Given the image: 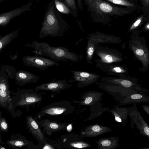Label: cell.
Returning <instances> with one entry per match:
<instances>
[{
  "label": "cell",
  "instance_id": "obj_1",
  "mask_svg": "<svg viewBox=\"0 0 149 149\" xmlns=\"http://www.w3.org/2000/svg\"><path fill=\"white\" fill-rule=\"evenodd\" d=\"M92 20L97 22L109 21L112 17H123L135 9L118 6L106 0H83Z\"/></svg>",
  "mask_w": 149,
  "mask_h": 149
},
{
  "label": "cell",
  "instance_id": "obj_2",
  "mask_svg": "<svg viewBox=\"0 0 149 149\" xmlns=\"http://www.w3.org/2000/svg\"><path fill=\"white\" fill-rule=\"evenodd\" d=\"M66 28L65 22L56 9L53 1L49 2L45 13L40 31L39 38L61 36Z\"/></svg>",
  "mask_w": 149,
  "mask_h": 149
},
{
  "label": "cell",
  "instance_id": "obj_3",
  "mask_svg": "<svg viewBox=\"0 0 149 149\" xmlns=\"http://www.w3.org/2000/svg\"><path fill=\"white\" fill-rule=\"evenodd\" d=\"M34 49L32 52L35 56H45L49 57L51 59L56 62H67L70 61L77 62L81 59V56L71 52L67 48L59 46L53 47L47 42H38L37 40L33 41L31 44L24 45Z\"/></svg>",
  "mask_w": 149,
  "mask_h": 149
},
{
  "label": "cell",
  "instance_id": "obj_4",
  "mask_svg": "<svg viewBox=\"0 0 149 149\" xmlns=\"http://www.w3.org/2000/svg\"><path fill=\"white\" fill-rule=\"evenodd\" d=\"M45 92H38L31 89H20L11 93V101L15 108L16 107L26 108L29 110L30 107L38 106L41 103Z\"/></svg>",
  "mask_w": 149,
  "mask_h": 149
},
{
  "label": "cell",
  "instance_id": "obj_5",
  "mask_svg": "<svg viewBox=\"0 0 149 149\" xmlns=\"http://www.w3.org/2000/svg\"><path fill=\"white\" fill-rule=\"evenodd\" d=\"M103 94L97 91H90L84 94L81 97V100H73L72 102L81 106H89L91 112L89 117L86 120H90L100 116L104 112L109 111L108 108L102 107L100 102Z\"/></svg>",
  "mask_w": 149,
  "mask_h": 149
},
{
  "label": "cell",
  "instance_id": "obj_6",
  "mask_svg": "<svg viewBox=\"0 0 149 149\" xmlns=\"http://www.w3.org/2000/svg\"><path fill=\"white\" fill-rule=\"evenodd\" d=\"M75 110L71 102L62 100L52 103L43 107L36 117L40 119L44 117L67 115L73 113Z\"/></svg>",
  "mask_w": 149,
  "mask_h": 149
},
{
  "label": "cell",
  "instance_id": "obj_7",
  "mask_svg": "<svg viewBox=\"0 0 149 149\" xmlns=\"http://www.w3.org/2000/svg\"><path fill=\"white\" fill-rule=\"evenodd\" d=\"M56 149L83 148L90 147V144L84 141L79 135L73 133L63 135L55 143Z\"/></svg>",
  "mask_w": 149,
  "mask_h": 149
},
{
  "label": "cell",
  "instance_id": "obj_8",
  "mask_svg": "<svg viewBox=\"0 0 149 149\" xmlns=\"http://www.w3.org/2000/svg\"><path fill=\"white\" fill-rule=\"evenodd\" d=\"M128 116L131 120V126L134 128L135 124L140 133L144 136L149 138V127L140 112L138 110L136 104L128 108Z\"/></svg>",
  "mask_w": 149,
  "mask_h": 149
},
{
  "label": "cell",
  "instance_id": "obj_9",
  "mask_svg": "<svg viewBox=\"0 0 149 149\" xmlns=\"http://www.w3.org/2000/svg\"><path fill=\"white\" fill-rule=\"evenodd\" d=\"M8 79L0 77V107L7 110L12 116L15 113V108L11 101L12 92L10 90Z\"/></svg>",
  "mask_w": 149,
  "mask_h": 149
},
{
  "label": "cell",
  "instance_id": "obj_10",
  "mask_svg": "<svg viewBox=\"0 0 149 149\" xmlns=\"http://www.w3.org/2000/svg\"><path fill=\"white\" fill-rule=\"evenodd\" d=\"M22 60L24 64L28 66L42 70H46L50 67L59 65L56 61L41 56L26 55L22 57Z\"/></svg>",
  "mask_w": 149,
  "mask_h": 149
},
{
  "label": "cell",
  "instance_id": "obj_11",
  "mask_svg": "<svg viewBox=\"0 0 149 149\" xmlns=\"http://www.w3.org/2000/svg\"><path fill=\"white\" fill-rule=\"evenodd\" d=\"M66 79L59 80L44 83L37 86L34 90L37 92L39 91H48L56 93L61 91L69 88L73 84H69Z\"/></svg>",
  "mask_w": 149,
  "mask_h": 149
},
{
  "label": "cell",
  "instance_id": "obj_12",
  "mask_svg": "<svg viewBox=\"0 0 149 149\" xmlns=\"http://www.w3.org/2000/svg\"><path fill=\"white\" fill-rule=\"evenodd\" d=\"M40 127L42 128V132L48 136H51L54 132L63 130L67 131L69 125L68 123H59L52 121L48 119L37 121Z\"/></svg>",
  "mask_w": 149,
  "mask_h": 149
},
{
  "label": "cell",
  "instance_id": "obj_13",
  "mask_svg": "<svg viewBox=\"0 0 149 149\" xmlns=\"http://www.w3.org/2000/svg\"><path fill=\"white\" fill-rule=\"evenodd\" d=\"M6 143L12 149L20 148L26 147L27 149H39V145H35L32 141L28 140L24 136L19 134L11 135L10 139L6 141Z\"/></svg>",
  "mask_w": 149,
  "mask_h": 149
},
{
  "label": "cell",
  "instance_id": "obj_14",
  "mask_svg": "<svg viewBox=\"0 0 149 149\" xmlns=\"http://www.w3.org/2000/svg\"><path fill=\"white\" fill-rule=\"evenodd\" d=\"M26 124L27 129L39 144H45L47 142V138L35 119L31 115L27 116Z\"/></svg>",
  "mask_w": 149,
  "mask_h": 149
},
{
  "label": "cell",
  "instance_id": "obj_15",
  "mask_svg": "<svg viewBox=\"0 0 149 149\" xmlns=\"http://www.w3.org/2000/svg\"><path fill=\"white\" fill-rule=\"evenodd\" d=\"M111 131L109 127L96 123L86 126L81 130L79 136L81 138L95 137Z\"/></svg>",
  "mask_w": 149,
  "mask_h": 149
},
{
  "label": "cell",
  "instance_id": "obj_16",
  "mask_svg": "<svg viewBox=\"0 0 149 149\" xmlns=\"http://www.w3.org/2000/svg\"><path fill=\"white\" fill-rule=\"evenodd\" d=\"M32 5V3L29 2L19 8L0 14V26H5L9 24L10 20L14 18L31 10Z\"/></svg>",
  "mask_w": 149,
  "mask_h": 149
},
{
  "label": "cell",
  "instance_id": "obj_17",
  "mask_svg": "<svg viewBox=\"0 0 149 149\" xmlns=\"http://www.w3.org/2000/svg\"><path fill=\"white\" fill-rule=\"evenodd\" d=\"M14 79L17 84L23 86L29 83H36L39 77L29 71L20 70L16 71Z\"/></svg>",
  "mask_w": 149,
  "mask_h": 149
},
{
  "label": "cell",
  "instance_id": "obj_18",
  "mask_svg": "<svg viewBox=\"0 0 149 149\" xmlns=\"http://www.w3.org/2000/svg\"><path fill=\"white\" fill-rule=\"evenodd\" d=\"M149 102V96L146 93H136L127 96L119 102L120 105Z\"/></svg>",
  "mask_w": 149,
  "mask_h": 149
},
{
  "label": "cell",
  "instance_id": "obj_19",
  "mask_svg": "<svg viewBox=\"0 0 149 149\" xmlns=\"http://www.w3.org/2000/svg\"><path fill=\"white\" fill-rule=\"evenodd\" d=\"M109 111L112 114L116 122L126 126L128 116V108L116 105Z\"/></svg>",
  "mask_w": 149,
  "mask_h": 149
},
{
  "label": "cell",
  "instance_id": "obj_20",
  "mask_svg": "<svg viewBox=\"0 0 149 149\" xmlns=\"http://www.w3.org/2000/svg\"><path fill=\"white\" fill-rule=\"evenodd\" d=\"M118 136L101 138L96 141L98 149H115L119 146Z\"/></svg>",
  "mask_w": 149,
  "mask_h": 149
},
{
  "label": "cell",
  "instance_id": "obj_21",
  "mask_svg": "<svg viewBox=\"0 0 149 149\" xmlns=\"http://www.w3.org/2000/svg\"><path fill=\"white\" fill-rule=\"evenodd\" d=\"M19 29H18L2 37L0 36V53L6 46L17 37Z\"/></svg>",
  "mask_w": 149,
  "mask_h": 149
},
{
  "label": "cell",
  "instance_id": "obj_22",
  "mask_svg": "<svg viewBox=\"0 0 149 149\" xmlns=\"http://www.w3.org/2000/svg\"><path fill=\"white\" fill-rule=\"evenodd\" d=\"M115 5L135 9L137 7L136 0H106Z\"/></svg>",
  "mask_w": 149,
  "mask_h": 149
},
{
  "label": "cell",
  "instance_id": "obj_23",
  "mask_svg": "<svg viewBox=\"0 0 149 149\" xmlns=\"http://www.w3.org/2000/svg\"><path fill=\"white\" fill-rule=\"evenodd\" d=\"M53 2L56 9L62 13L72 15L70 9L65 4V0H51Z\"/></svg>",
  "mask_w": 149,
  "mask_h": 149
},
{
  "label": "cell",
  "instance_id": "obj_24",
  "mask_svg": "<svg viewBox=\"0 0 149 149\" xmlns=\"http://www.w3.org/2000/svg\"><path fill=\"white\" fill-rule=\"evenodd\" d=\"M65 3L70 9L72 13V15L74 17L77 16V8L75 0H65Z\"/></svg>",
  "mask_w": 149,
  "mask_h": 149
},
{
  "label": "cell",
  "instance_id": "obj_25",
  "mask_svg": "<svg viewBox=\"0 0 149 149\" xmlns=\"http://www.w3.org/2000/svg\"><path fill=\"white\" fill-rule=\"evenodd\" d=\"M2 112L0 111V132H7L8 131L9 124L5 119L2 117Z\"/></svg>",
  "mask_w": 149,
  "mask_h": 149
},
{
  "label": "cell",
  "instance_id": "obj_26",
  "mask_svg": "<svg viewBox=\"0 0 149 149\" xmlns=\"http://www.w3.org/2000/svg\"><path fill=\"white\" fill-rule=\"evenodd\" d=\"M142 9L145 14L149 13V0H140Z\"/></svg>",
  "mask_w": 149,
  "mask_h": 149
},
{
  "label": "cell",
  "instance_id": "obj_27",
  "mask_svg": "<svg viewBox=\"0 0 149 149\" xmlns=\"http://www.w3.org/2000/svg\"><path fill=\"white\" fill-rule=\"evenodd\" d=\"M121 85L126 88H131L132 86L131 82L127 80H122L120 82Z\"/></svg>",
  "mask_w": 149,
  "mask_h": 149
},
{
  "label": "cell",
  "instance_id": "obj_28",
  "mask_svg": "<svg viewBox=\"0 0 149 149\" xmlns=\"http://www.w3.org/2000/svg\"><path fill=\"white\" fill-rule=\"evenodd\" d=\"M77 5L79 9L81 11L83 9V5L82 0H77Z\"/></svg>",
  "mask_w": 149,
  "mask_h": 149
},
{
  "label": "cell",
  "instance_id": "obj_29",
  "mask_svg": "<svg viewBox=\"0 0 149 149\" xmlns=\"http://www.w3.org/2000/svg\"><path fill=\"white\" fill-rule=\"evenodd\" d=\"M94 52L93 48L91 47H88L87 50V54L88 56H92Z\"/></svg>",
  "mask_w": 149,
  "mask_h": 149
},
{
  "label": "cell",
  "instance_id": "obj_30",
  "mask_svg": "<svg viewBox=\"0 0 149 149\" xmlns=\"http://www.w3.org/2000/svg\"><path fill=\"white\" fill-rule=\"evenodd\" d=\"M142 107L143 110L148 115H149V107L147 105H142Z\"/></svg>",
  "mask_w": 149,
  "mask_h": 149
},
{
  "label": "cell",
  "instance_id": "obj_31",
  "mask_svg": "<svg viewBox=\"0 0 149 149\" xmlns=\"http://www.w3.org/2000/svg\"><path fill=\"white\" fill-rule=\"evenodd\" d=\"M136 53L138 55L141 56L143 54L144 52L142 49H139L136 50Z\"/></svg>",
  "mask_w": 149,
  "mask_h": 149
},
{
  "label": "cell",
  "instance_id": "obj_32",
  "mask_svg": "<svg viewBox=\"0 0 149 149\" xmlns=\"http://www.w3.org/2000/svg\"><path fill=\"white\" fill-rule=\"evenodd\" d=\"M106 59L109 61H111L112 60V57L110 55H107L105 57Z\"/></svg>",
  "mask_w": 149,
  "mask_h": 149
},
{
  "label": "cell",
  "instance_id": "obj_33",
  "mask_svg": "<svg viewBox=\"0 0 149 149\" xmlns=\"http://www.w3.org/2000/svg\"><path fill=\"white\" fill-rule=\"evenodd\" d=\"M1 133L0 132V144L4 145L5 144V143H4L3 141Z\"/></svg>",
  "mask_w": 149,
  "mask_h": 149
},
{
  "label": "cell",
  "instance_id": "obj_34",
  "mask_svg": "<svg viewBox=\"0 0 149 149\" xmlns=\"http://www.w3.org/2000/svg\"><path fill=\"white\" fill-rule=\"evenodd\" d=\"M114 70L117 72H120L121 71V69L119 67H115L114 68Z\"/></svg>",
  "mask_w": 149,
  "mask_h": 149
},
{
  "label": "cell",
  "instance_id": "obj_35",
  "mask_svg": "<svg viewBox=\"0 0 149 149\" xmlns=\"http://www.w3.org/2000/svg\"><path fill=\"white\" fill-rule=\"evenodd\" d=\"M1 144H0V149H7V148L5 146H3Z\"/></svg>",
  "mask_w": 149,
  "mask_h": 149
},
{
  "label": "cell",
  "instance_id": "obj_36",
  "mask_svg": "<svg viewBox=\"0 0 149 149\" xmlns=\"http://www.w3.org/2000/svg\"><path fill=\"white\" fill-rule=\"evenodd\" d=\"M141 149H149V148H141Z\"/></svg>",
  "mask_w": 149,
  "mask_h": 149
},
{
  "label": "cell",
  "instance_id": "obj_37",
  "mask_svg": "<svg viewBox=\"0 0 149 149\" xmlns=\"http://www.w3.org/2000/svg\"><path fill=\"white\" fill-rule=\"evenodd\" d=\"M3 0H0V3H1L3 1Z\"/></svg>",
  "mask_w": 149,
  "mask_h": 149
},
{
  "label": "cell",
  "instance_id": "obj_38",
  "mask_svg": "<svg viewBox=\"0 0 149 149\" xmlns=\"http://www.w3.org/2000/svg\"><path fill=\"white\" fill-rule=\"evenodd\" d=\"M3 1H6V0H3Z\"/></svg>",
  "mask_w": 149,
  "mask_h": 149
}]
</instances>
